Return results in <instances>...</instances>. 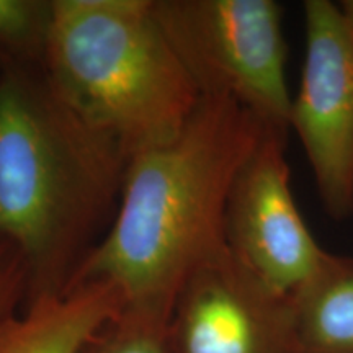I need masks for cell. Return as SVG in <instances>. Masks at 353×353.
Listing matches in <instances>:
<instances>
[{
	"instance_id": "cell-8",
	"label": "cell",
	"mask_w": 353,
	"mask_h": 353,
	"mask_svg": "<svg viewBox=\"0 0 353 353\" xmlns=\"http://www.w3.org/2000/svg\"><path fill=\"white\" fill-rule=\"evenodd\" d=\"M125 306V294L112 281L37 299L0 325V353H77Z\"/></svg>"
},
{
	"instance_id": "cell-9",
	"label": "cell",
	"mask_w": 353,
	"mask_h": 353,
	"mask_svg": "<svg viewBox=\"0 0 353 353\" xmlns=\"http://www.w3.org/2000/svg\"><path fill=\"white\" fill-rule=\"evenodd\" d=\"M301 353H353V257L330 254L294 296Z\"/></svg>"
},
{
	"instance_id": "cell-2",
	"label": "cell",
	"mask_w": 353,
	"mask_h": 353,
	"mask_svg": "<svg viewBox=\"0 0 353 353\" xmlns=\"http://www.w3.org/2000/svg\"><path fill=\"white\" fill-rule=\"evenodd\" d=\"M263 128L231 99L201 97L174 139L130 157L117 216L69 291L112 281L128 306L170 314L190 272L226 245L229 190Z\"/></svg>"
},
{
	"instance_id": "cell-11",
	"label": "cell",
	"mask_w": 353,
	"mask_h": 353,
	"mask_svg": "<svg viewBox=\"0 0 353 353\" xmlns=\"http://www.w3.org/2000/svg\"><path fill=\"white\" fill-rule=\"evenodd\" d=\"M169 317L167 312L126 304L77 353H172Z\"/></svg>"
},
{
	"instance_id": "cell-3",
	"label": "cell",
	"mask_w": 353,
	"mask_h": 353,
	"mask_svg": "<svg viewBox=\"0 0 353 353\" xmlns=\"http://www.w3.org/2000/svg\"><path fill=\"white\" fill-rule=\"evenodd\" d=\"M44 72L130 157L174 139L201 100L152 0H54Z\"/></svg>"
},
{
	"instance_id": "cell-5",
	"label": "cell",
	"mask_w": 353,
	"mask_h": 353,
	"mask_svg": "<svg viewBox=\"0 0 353 353\" xmlns=\"http://www.w3.org/2000/svg\"><path fill=\"white\" fill-rule=\"evenodd\" d=\"M306 54L291 100L298 134L330 219L353 216V21L341 3H303Z\"/></svg>"
},
{
	"instance_id": "cell-4",
	"label": "cell",
	"mask_w": 353,
	"mask_h": 353,
	"mask_svg": "<svg viewBox=\"0 0 353 353\" xmlns=\"http://www.w3.org/2000/svg\"><path fill=\"white\" fill-rule=\"evenodd\" d=\"M201 97H226L263 126L290 132L283 8L275 0H152Z\"/></svg>"
},
{
	"instance_id": "cell-6",
	"label": "cell",
	"mask_w": 353,
	"mask_h": 353,
	"mask_svg": "<svg viewBox=\"0 0 353 353\" xmlns=\"http://www.w3.org/2000/svg\"><path fill=\"white\" fill-rule=\"evenodd\" d=\"M288 134L265 126L237 170L224 211V244L260 280L291 298L329 252L309 231L291 192Z\"/></svg>"
},
{
	"instance_id": "cell-7",
	"label": "cell",
	"mask_w": 353,
	"mask_h": 353,
	"mask_svg": "<svg viewBox=\"0 0 353 353\" xmlns=\"http://www.w3.org/2000/svg\"><path fill=\"white\" fill-rule=\"evenodd\" d=\"M172 353H301L293 303L224 245L185 278L169 317Z\"/></svg>"
},
{
	"instance_id": "cell-13",
	"label": "cell",
	"mask_w": 353,
	"mask_h": 353,
	"mask_svg": "<svg viewBox=\"0 0 353 353\" xmlns=\"http://www.w3.org/2000/svg\"><path fill=\"white\" fill-rule=\"evenodd\" d=\"M341 6H342L343 10H345L347 15L350 17L352 21H353V0H352V2H341Z\"/></svg>"
},
{
	"instance_id": "cell-12",
	"label": "cell",
	"mask_w": 353,
	"mask_h": 353,
	"mask_svg": "<svg viewBox=\"0 0 353 353\" xmlns=\"http://www.w3.org/2000/svg\"><path fill=\"white\" fill-rule=\"evenodd\" d=\"M30 275L21 250L0 237V325L25 307Z\"/></svg>"
},
{
	"instance_id": "cell-1",
	"label": "cell",
	"mask_w": 353,
	"mask_h": 353,
	"mask_svg": "<svg viewBox=\"0 0 353 353\" xmlns=\"http://www.w3.org/2000/svg\"><path fill=\"white\" fill-rule=\"evenodd\" d=\"M128 164L43 68L0 64V237L26 260L25 307L68 293L117 216Z\"/></svg>"
},
{
	"instance_id": "cell-10",
	"label": "cell",
	"mask_w": 353,
	"mask_h": 353,
	"mask_svg": "<svg viewBox=\"0 0 353 353\" xmlns=\"http://www.w3.org/2000/svg\"><path fill=\"white\" fill-rule=\"evenodd\" d=\"M54 23V0H0V64L43 68Z\"/></svg>"
}]
</instances>
